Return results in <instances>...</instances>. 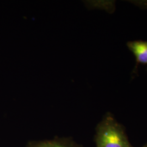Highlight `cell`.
<instances>
[{"label":"cell","mask_w":147,"mask_h":147,"mask_svg":"<svg viewBox=\"0 0 147 147\" xmlns=\"http://www.w3.org/2000/svg\"><path fill=\"white\" fill-rule=\"evenodd\" d=\"M96 147H134L128 140L124 128L110 113L98 125Z\"/></svg>","instance_id":"6da1fadb"},{"label":"cell","mask_w":147,"mask_h":147,"mask_svg":"<svg viewBox=\"0 0 147 147\" xmlns=\"http://www.w3.org/2000/svg\"><path fill=\"white\" fill-rule=\"evenodd\" d=\"M30 147H68L54 142H42L32 145Z\"/></svg>","instance_id":"3957f363"},{"label":"cell","mask_w":147,"mask_h":147,"mask_svg":"<svg viewBox=\"0 0 147 147\" xmlns=\"http://www.w3.org/2000/svg\"><path fill=\"white\" fill-rule=\"evenodd\" d=\"M127 46L136 57V64L133 72V73H136L140 64L147 65V42L142 40L129 42L127 43Z\"/></svg>","instance_id":"7a4b0ae2"},{"label":"cell","mask_w":147,"mask_h":147,"mask_svg":"<svg viewBox=\"0 0 147 147\" xmlns=\"http://www.w3.org/2000/svg\"><path fill=\"white\" fill-rule=\"evenodd\" d=\"M143 147H147V144H146V145H144Z\"/></svg>","instance_id":"277c9868"}]
</instances>
